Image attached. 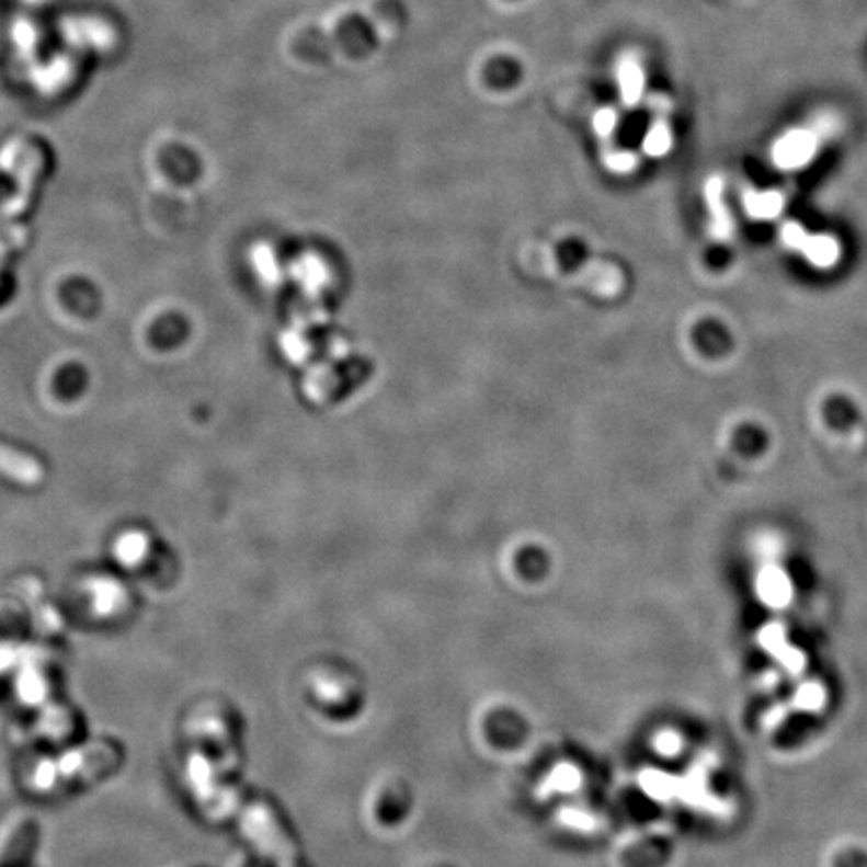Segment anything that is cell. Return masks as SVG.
Instances as JSON below:
<instances>
[{"label": "cell", "mask_w": 867, "mask_h": 867, "mask_svg": "<svg viewBox=\"0 0 867 867\" xmlns=\"http://www.w3.org/2000/svg\"><path fill=\"white\" fill-rule=\"evenodd\" d=\"M119 760V749L109 743H96L81 751H72L60 760L45 763L36 773V787L48 794L72 789L117 767Z\"/></svg>", "instance_id": "obj_1"}, {"label": "cell", "mask_w": 867, "mask_h": 867, "mask_svg": "<svg viewBox=\"0 0 867 867\" xmlns=\"http://www.w3.org/2000/svg\"><path fill=\"white\" fill-rule=\"evenodd\" d=\"M663 113H666L665 109L657 107L653 123L642 139V151L649 157H663L669 153L671 144H673V135H671L669 123H666Z\"/></svg>", "instance_id": "obj_10"}, {"label": "cell", "mask_w": 867, "mask_h": 867, "mask_svg": "<svg viewBox=\"0 0 867 867\" xmlns=\"http://www.w3.org/2000/svg\"><path fill=\"white\" fill-rule=\"evenodd\" d=\"M36 840H38V823L35 820L21 821L2 847L0 867H23L35 849Z\"/></svg>", "instance_id": "obj_5"}, {"label": "cell", "mask_w": 867, "mask_h": 867, "mask_svg": "<svg viewBox=\"0 0 867 867\" xmlns=\"http://www.w3.org/2000/svg\"><path fill=\"white\" fill-rule=\"evenodd\" d=\"M618 87H620V95H623L625 105L632 107L641 101L642 91H644V72L641 69V62L632 55L618 62Z\"/></svg>", "instance_id": "obj_9"}, {"label": "cell", "mask_w": 867, "mask_h": 867, "mask_svg": "<svg viewBox=\"0 0 867 867\" xmlns=\"http://www.w3.org/2000/svg\"><path fill=\"white\" fill-rule=\"evenodd\" d=\"M725 185L719 178H711L705 183V203L709 207V231L717 239H729L733 233V219L725 205Z\"/></svg>", "instance_id": "obj_7"}, {"label": "cell", "mask_w": 867, "mask_h": 867, "mask_svg": "<svg viewBox=\"0 0 867 867\" xmlns=\"http://www.w3.org/2000/svg\"><path fill=\"white\" fill-rule=\"evenodd\" d=\"M593 125L596 135L606 144L613 139L615 129H617V113L613 109H603L594 115Z\"/></svg>", "instance_id": "obj_13"}, {"label": "cell", "mask_w": 867, "mask_h": 867, "mask_svg": "<svg viewBox=\"0 0 867 867\" xmlns=\"http://www.w3.org/2000/svg\"><path fill=\"white\" fill-rule=\"evenodd\" d=\"M41 169H43L41 155H28V159H24L23 167L19 171V179H16L19 187L0 212V265L9 258V253L16 250L26 238V227L21 221V217L33 199V191H35L36 178H38Z\"/></svg>", "instance_id": "obj_2"}, {"label": "cell", "mask_w": 867, "mask_h": 867, "mask_svg": "<svg viewBox=\"0 0 867 867\" xmlns=\"http://www.w3.org/2000/svg\"><path fill=\"white\" fill-rule=\"evenodd\" d=\"M605 166L615 171V173H629L637 166V157L630 151H623V149H606Z\"/></svg>", "instance_id": "obj_12"}, {"label": "cell", "mask_w": 867, "mask_h": 867, "mask_svg": "<svg viewBox=\"0 0 867 867\" xmlns=\"http://www.w3.org/2000/svg\"><path fill=\"white\" fill-rule=\"evenodd\" d=\"M0 475L9 476L21 484H36L43 478V468L35 458L0 444Z\"/></svg>", "instance_id": "obj_8"}, {"label": "cell", "mask_w": 867, "mask_h": 867, "mask_svg": "<svg viewBox=\"0 0 867 867\" xmlns=\"http://www.w3.org/2000/svg\"><path fill=\"white\" fill-rule=\"evenodd\" d=\"M823 727L818 715L796 714L789 715L784 723L775 729L772 737L773 748L779 751H796L808 745L811 737L815 735Z\"/></svg>", "instance_id": "obj_4"}, {"label": "cell", "mask_w": 867, "mask_h": 867, "mask_svg": "<svg viewBox=\"0 0 867 867\" xmlns=\"http://www.w3.org/2000/svg\"><path fill=\"white\" fill-rule=\"evenodd\" d=\"M782 241L787 248L801 253L809 263L818 267H832L840 260V243L832 236H813L808 229L789 221L782 227Z\"/></svg>", "instance_id": "obj_3"}, {"label": "cell", "mask_w": 867, "mask_h": 867, "mask_svg": "<svg viewBox=\"0 0 867 867\" xmlns=\"http://www.w3.org/2000/svg\"><path fill=\"white\" fill-rule=\"evenodd\" d=\"M815 145L818 139L813 133L808 129H797V132L787 133L784 139H779L773 149V157L775 161L782 167H799L808 163L811 155L815 153Z\"/></svg>", "instance_id": "obj_6"}, {"label": "cell", "mask_w": 867, "mask_h": 867, "mask_svg": "<svg viewBox=\"0 0 867 867\" xmlns=\"http://www.w3.org/2000/svg\"><path fill=\"white\" fill-rule=\"evenodd\" d=\"M743 203H745V209L751 217L769 219L782 212L784 197L777 191H748Z\"/></svg>", "instance_id": "obj_11"}]
</instances>
